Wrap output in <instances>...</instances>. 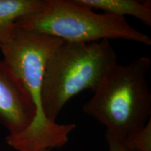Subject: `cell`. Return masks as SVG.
Here are the masks:
<instances>
[{"mask_svg":"<svg viewBox=\"0 0 151 151\" xmlns=\"http://www.w3.org/2000/svg\"><path fill=\"white\" fill-rule=\"evenodd\" d=\"M91 9H99L114 16H129L139 19L146 26H151V1L137 0H75Z\"/></svg>","mask_w":151,"mask_h":151,"instance_id":"obj_6","label":"cell"},{"mask_svg":"<svg viewBox=\"0 0 151 151\" xmlns=\"http://www.w3.org/2000/svg\"><path fill=\"white\" fill-rule=\"evenodd\" d=\"M36 111L21 80L4 60H0V124L14 137L29 127Z\"/></svg>","mask_w":151,"mask_h":151,"instance_id":"obj_5","label":"cell"},{"mask_svg":"<svg viewBox=\"0 0 151 151\" xmlns=\"http://www.w3.org/2000/svg\"><path fill=\"white\" fill-rule=\"evenodd\" d=\"M45 0H0V37L22 17L43 9Z\"/></svg>","mask_w":151,"mask_h":151,"instance_id":"obj_7","label":"cell"},{"mask_svg":"<svg viewBox=\"0 0 151 151\" xmlns=\"http://www.w3.org/2000/svg\"><path fill=\"white\" fill-rule=\"evenodd\" d=\"M123 142L134 151H151V119L143 127L128 135Z\"/></svg>","mask_w":151,"mask_h":151,"instance_id":"obj_8","label":"cell"},{"mask_svg":"<svg viewBox=\"0 0 151 151\" xmlns=\"http://www.w3.org/2000/svg\"><path fill=\"white\" fill-rule=\"evenodd\" d=\"M62 40L28 31L16 25L0 37L4 60L12 68L27 90L36 116L29 127L20 134L7 136L6 142L18 151H42L60 148L69 140L75 124L50 121L43 112L41 98L46 62Z\"/></svg>","mask_w":151,"mask_h":151,"instance_id":"obj_1","label":"cell"},{"mask_svg":"<svg viewBox=\"0 0 151 151\" xmlns=\"http://www.w3.org/2000/svg\"><path fill=\"white\" fill-rule=\"evenodd\" d=\"M42 151H50V150H42Z\"/></svg>","mask_w":151,"mask_h":151,"instance_id":"obj_10","label":"cell"},{"mask_svg":"<svg viewBox=\"0 0 151 151\" xmlns=\"http://www.w3.org/2000/svg\"><path fill=\"white\" fill-rule=\"evenodd\" d=\"M16 24L68 42L124 39L151 45L150 37L132 27L125 18L97 14L75 0H45L41 10L22 17Z\"/></svg>","mask_w":151,"mask_h":151,"instance_id":"obj_4","label":"cell"},{"mask_svg":"<svg viewBox=\"0 0 151 151\" xmlns=\"http://www.w3.org/2000/svg\"><path fill=\"white\" fill-rule=\"evenodd\" d=\"M106 139L109 146V151H134L126 146L123 141L116 139L107 132L106 133Z\"/></svg>","mask_w":151,"mask_h":151,"instance_id":"obj_9","label":"cell"},{"mask_svg":"<svg viewBox=\"0 0 151 151\" xmlns=\"http://www.w3.org/2000/svg\"><path fill=\"white\" fill-rule=\"evenodd\" d=\"M116 64V53L108 40L62 41L45 66L41 98L46 118L56 122L69 100L84 90L94 92Z\"/></svg>","mask_w":151,"mask_h":151,"instance_id":"obj_2","label":"cell"},{"mask_svg":"<svg viewBox=\"0 0 151 151\" xmlns=\"http://www.w3.org/2000/svg\"><path fill=\"white\" fill-rule=\"evenodd\" d=\"M148 57L127 64H116L104 77L83 111L106 127V132L123 141L140 129L151 115V94L146 75Z\"/></svg>","mask_w":151,"mask_h":151,"instance_id":"obj_3","label":"cell"}]
</instances>
